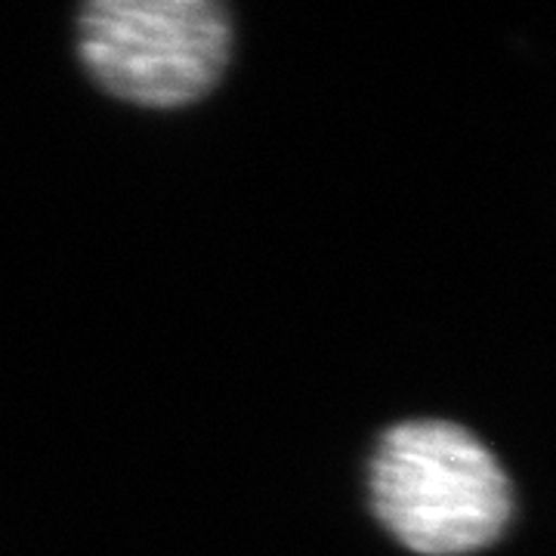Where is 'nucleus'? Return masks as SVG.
Masks as SVG:
<instances>
[{
	"label": "nucleus",
	"instance_id": "obj_1",
	"mask_svg": "<svg viewBox=\"0 0 556 556\" xmlns=\"http://www.w3.org/2000/svg\"><path fill=\"white\" fill-rule=\"evenodd\" d=\"M371 507L402 547L464 556L504 532L514 492L470 430L452 420H405L380 437L371 457Z\"/></svg>",
	"mask_w": 556,
	"mask_h": 556
},
{
	"label": "nucleus",
	"instance_id": "obj_2",
	"mask_svg": "<svg viewBox=\"0 0 556 556\" xmlns=\"http://www.w3.org/2000/svg\"><path fill=\"white\" fill-rule=\"evenodd\" d=\"M232 50L217 0H93L78 13V56L112 97L179 109L211 93Z\"/></svg>",
	"mask_w": 556,
	"mask_h": 556
}]
</instances>
